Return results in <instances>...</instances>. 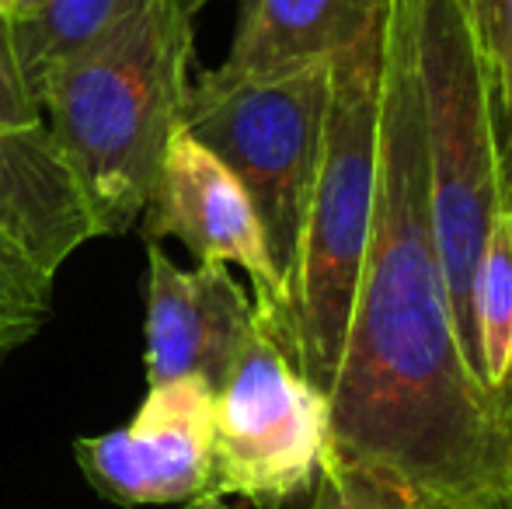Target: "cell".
Listing matches in <instances>:
<instances>
[{"mask_svg": "<svg viewBox=\"0 0 512 509\" xmlns=\"http://www.w3.org/2000/svg\"><path fill=\"white\" fill-rule=\"evenodd\" d=\"M328 422L342 461L446 509H499L506 422L467 360L446 293L405 0H387L384 14L377 203Z\"/></svg>", "mask_w": 512, "mask_h": 509, "instance_id": "6da1fadb", "label": "cell"}, {"mask_svg": "<svg viewBox=\"0 0 512 509\" xmlns=\"http://www.w3.org/2000/svg\"><path fill=\"white\" fill-rule=\"evenodd\" d=\"M199 0H147L98 46L49 74L39 112L74 168L98 238L143 217L192 95Z\"/></svg>", "mask_w": 512, "mask_h": 509, "instance_id": "7a4b0ae2", "label": "cell"}, {"mask_svg": "<svg viewBox=\"0 0 512 509\" xmlns=\"http://www.w3.org/2000/svg\"><path fill=\"white\" fill-rule=\"evenodd\" d=\"M380 70L384 25L331 60L321 157L310 185L297 262L286 283V314L276 342L328 398L345 346L352 300L377 203Z\"/></svg>", "mask_w": 512, "mask_h": 509, "instance_id": "3957f363", "label": "cell"}, {"mask_svg": "<svg viewBox=\"0 0 512 509\" xmlns=\"http://www.w3.org/2000/svg\"><path fill=\"white\" fill-rule=\"evenodd\" d=\"M422 95L429 206L453 321L474 374L471 283L488 231L502 213L499 123L474 0H405ZM481 381V377H478Z\"/></svg>", "mask_w": 512, "mask_h": 509, "instance_id": "277c9868", "label": "cell"}, {"mask_svg": "<svg viewBox=\"0 0 512 509\" xmlns=\"http://www.w3.org/2000/svg\"><path fill=\"white\" fill-rule=\"evenodd\" d=\"M328 91L331 60L262 81H230L206 70L192 81L185 105L182 126L220 157L248 192L283 290L297 262L317 175Z\"/></svg>", "mask_w": 512, "mask_h": 509, "instance_id": "5b68a950", "label": "cell"}, {"mask_svg": "<svg viewBox=\"0 0 512 509\" xmlns=\"http://www.w3.org/2000/svg\"><path fill=\"white\" fill-rule=\"evenodd\" d=\"M331 450L328 398L255 318L213 391V496L283 509L314 489Z\"/></svg>", "mask_w": 512, "mask_h": 509, "instance_id": "8992f818", "label": "cell"}, {"mask_svg": "<svg viewBox=\"0 0 512 509\" xmlns=\"http://www.w3.org/2000/svg\"><path fill=\"white\" fill-rule=\"evenodd\" d=\"M147 245L175 238L196 265H237L255 286V318L276 339L286 314V290L265 245L262 224L227 164L213 157L189 129H178L164 150L154 192L143 210Z\"/></svg>", "mask_w": 512, "mask_h": 509, "instance_id": "52a82bcc", "label": "cell"}, {"mask_svg": "<svg viewBox=\"0 0 512 509\" xmlns=\"http://www.w3.org/2000/svg\"><path fill=\"white\" fill-rule=\"evenodd\" d=\"M88 485L119 506H164L206 496L213 482V387L182 377L147 387L122 429L74 443Z\"/></svg>", "mask_w": 512, "mask_h": 509, "instance_id": "ba28073f", "label": "cell"}, {"mask_svg": "<svg viewBox=\"0 0 512 509\" xmlns=\"http://www.w3.org/2000/svg\"><path fill=\"white\" fill-rule=\"evenodd\" d=\"M255 325V300L227 265L182 269L147 245V387L199 377L220 387Z\"/></svg>", "mask_w": 512, "mask_h": 509, "instance_id": "9c48e42d", "label": "cell"}, {"mask_svg": "<svg viewBox=\"0 0 512 509\" xmlns=\"http://www.w3.org/2000/svg\"><path fill=\"white\" fill-rule=\"evenodd\" d=\"M0 238L53 279L98 238L88 196L46 119L0 126Z\"/></svg>", "mask_w": 512, "mask_h": 509, "instance_id": "30bf717a", "label": "cell"}, {"mask_svg": "<svg viewBox=\"0 0 512 509\" xmlns=\"http://www.w3.org/2000/svg\"><path fill=\"white\" fill-rule=\"evenodd\" d=\"M387 0H244L230 53L213 74L262 81L335 60L384 25Z\"/></svg>", "mask_w": 512, "mask_h": 509, "instance_id": "8fae6325", "label": "cell"}, {"mask_svg": "<svg viewBox=\"0 0 512 509\" xmlns=\"http://www.w3.org/2000/svg\"><path fill=\"white\" fill-rule=\"evenodd\" d=\"M147 0H39L28 14L7 21L18 77L39 109V91L56 67L98 46Z\"/></svg>", "mask_w": 512, "mask_h": 509, "instance_id": "7c38bea8", "label": "cell"}, {"mask_svg": "<svg viewBox=\"0 0 512 509\" xmlns=\"http://www.w3.org/2000/svg\"><path fill=\"white\" fill-rule=\"evenodd\" d=\"M471 328L478 377L502 405L512 384V213H499L474 265Z\"/></svg>", "mask_w": 512, "mask_h": 509, "instance_id": "4fadbf2b", "label": "cell"}, {"mask_svg": "<svg viewBox=\"0 0 512 509\" xmlns=\"http://www.w3.org/2000/svg\"><path fill=\"white\" fill-rule=\"evenodd\" d=\"M310 509H446L436 499L422 496L418 489L366 468L356 461H342L328 450L310 489Z\"/></svg>", "mask_w": 512, "mask_h": 509, "instance_id": "5bb4252c", "label": "cell"}, {"mask_svg": "<svg viewBox=\"0 0 512 509\" xmlns=\"http://www.w3.org/2000/svg\"><path fill=\"white\" fill-rule=\"evenodd\" d=\"M481 42H485L488 74L495 91V123L499 143L512 140V0H474Z\"/></svg>", "mask_w": 512, "mask_h": 509, "instance_id": "9a60e30c", "label": "cell"}, {"mask_svg": "<svg viewBox=\"0 0 512 509\" xmlns=\"http://www.w3.org/2000/svg\"><path fill=\"white\" fill-rule=\"evenodd\" d=\"M53 276L25 258H0V321H46Z\"/></svg>", "mask_w": 512, "mask_h": 509, "instance_id": "2e32d148", "label": "cell"}, {"mask_svg": "<svg viewBox=\"0 0 512 509\" xmlns=\"http://www.w3.org/2000/svg\"><path fill=\"white\" fill-rule=\"evenodd\" d=\"M42 112L32 105L25 84L18 77L11 56V39H7V21H0V126H28L39 123Z\"/></svg>", "mask_w": 512, "mask_h": 509, "instance_id": "e0dca14e", "label": "cell"}, {"mask_svg": "<svg viewBox=\"0 0 512 509\" xmlns=\"http://www.w3.org/2000/svg\"><path fill=\"white\" fill-rule=\"evenodd\" d=\"M502 422H506V471H502V499L499 509H512V384L502 394Z\"/></svg>", "mask_w": 512, "mask_h": 509, "instance_id": "ac0fdd59", "label": "cell"}, {"mask_svg": "<svg viewBox=\"0 0 512 509\" xmlns=\"http://www.w3.org/2000/svg\"><path fill=\"white\" fill-rule=\"evenodd\" d=\"M39 328V321H0V360L7 353H14L18 346H25Z\"/></svg>", "mask_w": 512, "mask_h": 509, "instance_id": "d6986e66", "label": "cell"}, {"mask_svg": "<svg viewBox=\"0 0 512 509\" xmlns=\"http://www.w3.org/2000/svg\"><path fill=\"white\" fill-rule=\"evenodd\" d=\"M499 189H502V213H512V140L499 150Z\"/></svg>", "mask_w": 512, "mask_h": 509, "instance_id": "ffe728a7", "label": "cell"}, {"mask_svg": "<svg viewBox=\"0 0 512 509\" xmlns=\"http://www.w3.org/2000/svg\"><path fill=\"white\" fill-rule=\"evenodd\" d=\"M178 509H234V506H230L223 496H213V492H206V496L189 499V503H185V506H178Z\"/></svg>", "mask_w": 512, "mask_h": 509, "instance_id": "44dd1931", "label": "cell"}, {"mask_svg": "<svg viewBox=\"0 0 512 509\" xmlns=\"http://www.w3.org/2000/svg\"><path fill=\"white\" fill-rule=\"evenodd\" d=\"M18 14V0H0V21H11Z\"/></svg>", "mask_w": 512, "mask_h": 509, "instance_id": "7402d4cb", "label": "cell"}, {"mask_svg": "<svg viewBox=\"0 0 512 509\" xmlns=\"http://www.w3.org/2000/svg\"><path fill=\"white\" fill-rule=\"evenodd\" d=\"M35 4H39V0H18V14H14V18H21V14H28ZM14 18H11V21H14Z\"/></svg>", "mask_w": 512, "mask_h": 509, "instance_id": "603a6c76", "label": "cell"}, {"mask_svg": "<svg viewBox=\"0 0 512 509\" xmlns=\"http://www.w3.org/2000/svg\"><path fill=\"white\" fill-rule=\"evenodd\" d=\"M0 258H21L18 252H14V248L11 245H7V241L4 238H0Z\"/></svg>", "mask_w": 512, "mask_h": 509, "instance_id": "cb8c5ba5", "label": "cell"}]
</instances>
